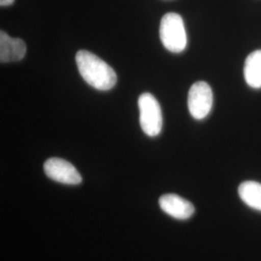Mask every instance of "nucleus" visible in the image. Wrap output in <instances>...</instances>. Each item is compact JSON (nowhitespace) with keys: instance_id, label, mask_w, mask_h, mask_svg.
I'll list each match as a JSON object with an SVG mask.
<instances>
[{"instance_id":"obj_5","label":"nucleus","mask_w":261,"mask_h":261,"mask_svg":"<svg viewBox=\"0 0 261 261\" xmlns=\"http://www.w3.org/2000/svg\"><path fill=\"white\" fill-rule=\"evenodd\" d=\"M44 170L47 177L66 185H77L83 180L76 168L63 159H48L44 165Z\"/></svg>"},{"instance_id":"obj_6","label":"nucleus","mask_w":261,"mask_h":261,"mask_svg":"<svg viewBox=\"0 0 261 261\" xmlns=\"http://www.w3.org/2000/svg\"><path fill=\"white\" fill-rule=\"evenodd\" d=\"M159 204L165 213L177 220H188L195 213L193 203L174 194L161 196Z\"/></svg>"},{"instance_id":"obj_9","label":"nucleus","mask_w":261,"mask_h":261,"mask_svg":"<svg viewBox=\"0 0 261 261\" xmlns=\"http://www.w3.org/2000/svg\"><path fill=\"white\" fill-rule=\"evenodd\" d=\"M238 194L245 204L254 210L261 211V184L255 181L243 182Z\"/></svg>"},{"instance_id":"obj_10","label":"nucleus","mask_w":261,"mask_h":261,"mask_svg":"<svg viewBox=\"0 0 261 261\" xmlns=\"http://www.w3.org/2000/svg\"><path fill=\"white\" fill-rule=\"evenodd\" d=\"M14 2H15V0H0V5L2 7H5V6L12 5Z\"/></svg>"},{"instance_id":"obj_2","label":"nucleus","mask_w":261,"mask_h":261,"mask_svg":"<svg viewBox=\"0 0 261 261\" xmlns=\"http://www.w3.org/2000/svg\"><path fill=\"white\" fill-rule=\"evenodd\" d=\"M160 38L168 50L178 54L187 47V33L184 21L176 13H168L161 20Z\"/></svg>"},{"instance_id":"obj_4","label":"nucleus","mask_w":261,"mask_h":261,"mask_svg":"<svg viewBox=\"0 0 261 261\" xmlns=\"http://www.w3.org/2000/svg\"><path fill=\"white\" fill-rule=\"evenodd\" d=\"M213 107V92L205 82H196L190 88L188 95V108L191 115L201 120L210 113Z\"/></svg>"},{"instance_id":"obj_7","label":"nucleus","mask_w":261,"mask_h":261,"mask_svg":"<svg viewBox=\"0 0 261 261\" xmlns=\"http://www.w3.org/2000/svg\"><path fill=\"white\" fill-rule=\"evenodd\" d=\"M27 54V45L19 38L10 37L3 31L0 32V61L2 63L21 60Z\"/></svg>"},{"instance_id":"obj_1","label":"nucleus","mask_w":261,"mask_h":261,"mask_svg":"<svg viewBox=\"0 0 261 261\" xmlns=\"http://www.w3.org/2000/svg\"><path fill=\"white\" fill-rule=\"evenodd\" d=\"M79 72L84 81L98 90H110L117 82V75L111 66L88 50L75 55Z\"/></svg>"},{"instance_id":"obj_8","label":"nucleus","mask_w":261,"mask_h":261,"mask_svg":"<svg viewBox=\"0 0 261 261\" xmlns=\"http://www.w3.org/2000/svg\"><path fill=\"white\" fill-rule=\"evenodd\" d=\"M244 76L249 86L261 88V49H257L247 57L244 66Z\"/></svg>"},{"instance_id":"obj_3","label":"nucleus","mask_w":261,"mask_h":261,"mask_svg":"<svg viewBox=\"0 0 261 261\" xmlns=\"http://www.w3.org/2000/svg\"><path fill=\"white\" fill-rule=\"evenodd\" d=\"M139 109L142 130L149 137L158 136L163 127V116L156 98L152 94H141L139 98Z\"/></svg>"}]
</instances>
